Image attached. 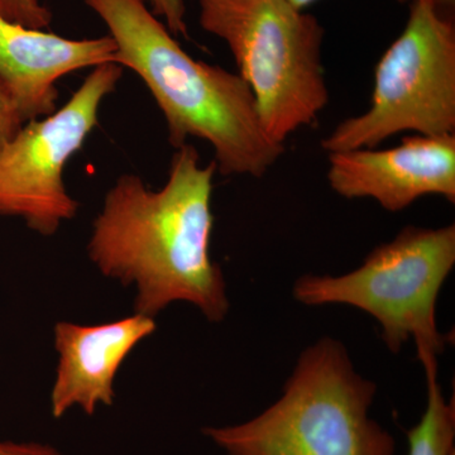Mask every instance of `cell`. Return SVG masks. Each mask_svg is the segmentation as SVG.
Instances as JSON below:
<instances>
[{
    "label": "cell",
    "mask_w": 455,
    "mask_h": 455,
    "mask_svg": "<svg viewBox=\"0 0 455 455\" xmlns=\"http://www.w3.org/2000/svg\"><path fill=\"white\" fill-rule=\"evenodd\" d=\"M214 161L193 145L179 147L166 184L154 190L125 173L92 221L88 253L99 271L137 290L134 310L154 317L170 304L194 305L212 323L229 311L223 271L212 259Z\"/></svg>",
    "instance_id": "cell-1"
},
{
    "label": "cell",
    "mask_w": 455,
    "mask_h": 455,
    "mask_svg": "<svg viewBox=\"0 0 455 455\" xmlns=\"http://www.w3.org/2000/svg\"><path fill=\"white\" fill-rule=\"evenodd\" d=\"M109 29L116 64L142 80L163 113L173 148L208 142L217 172L259 179L280 160L250 86L236 73L188 55L145 0H83Z\"/></svg>",
    "instance_id": "cell-2"
},
{
    "label": "cell",
    "mask_w": 455,
    "mask_h": 455,
    "mask_svg": "<svg viewBox=\"0 0 455 455\" xmlns=\"http://www.w3.org/2000/svg\"><path fill=\"white\" fill-rule=\"evenodd\" d=\"M376 392L344 344L324 337L299 355L274 405L204 434L227 455H394V439L370 416Z\"/></svg>",
    "instance_id": "cell-3"
},
{
    "label": "cell",
    "mask_w": 455,
    "mask_h": 455,
    "mask_svg": "<svg viewBox=\"0 0 455 455\" xmlns=\"http://www.w3.org/2000/svg\"><path fill=\"white\" fill-rule=\"evenodd\" d=\"M204 31L226 42L263 128L284 145L329 104L325 28L289 0H199Z\"/></svg>",
    "instance_id": "cell-4"
},
{
    "label": "cell",
    "mask_w": 455,
    "mask_h": 455,
    "mask_svg": "<svg viewBox=\"0 0 455 455\" xmlns=\"http://www.w3.org/2000/svg\"><path fill=\"white\" fill-rule=\"evenodd\" d=\"M454 265L455 224L409 226L374 248L361 267L340 276L304 275L292 293L307 307L348 305L370 314L394 355L414 340L427 381L438 379L447 344L436 322V302Z\"/></svg>",
    "instance_id": "cell-5"
},
{
    "label": "cell",
    "mask_w": 455,
    "mask_h": 455,
    "mask_svg": "<svg viewBox=\"0 0 455 455\" xmlns=\"http://www.w3.org/2000/svg\"><path fill=\"white\" fill-rule=\"evenodd\" d=\"M405 132L455 134L454 13L431 0L410 3L405 28L374 68L370 107L339 123L322 148H377Z\"/></svg>",
    "instance_id": "cell-6"
},
{
    "label": "cell",
    "mask_w": 455,
    "mask_h": 455,
    "mask_svg": "<svg viewBox=\"0 0 455 455\" xmlns=\"http://www.w3.org/2000/svg\"><path fill=\"white\" fill-rule=\"evenodd\" d=\"M122 66L92 68L64 107L23 124L0 155V215L22 218L41 235H53L76 217L79 203L65 187L66 164L94 128L104 99L123 76Z\"/></svg>",
    "instance_id": "cell-7"
},
{
    "label": "cell",
    "mask_w": 455,
    "mask_h": 455,
    "mask_svg": "<svg viewBox=\"0 0 455 455\" xmlns=\"http://www.w3.org/2000/svg\"><path fill=\"white\" fill-rule=\"evenodd\" d=\"M328 155L329 187L346 199H372L390 212L429 196L455 203V134H415L391 148Z\"/></svg>",
    "instance_id": "cell-8"
},
{
    "label": "cell",
    "mask_w": 455,
    "mask_h": 455,
    "mask_svg": "<svg viewBox=\"0 0 455 455\" xmlns=\"http://www.w3.org/2000/svg\"><path fill=\"white\" fill-rule=\"evenodd\" d=\"M116 42L109 35L71 40L0 16V85L25 123L55 112L61 77L116 64Z\"/></svg>",
    "instance_id": "cell-9"
},
{
    "label": "cell",
    "mask_w": 455,
    "mask_h": 455,
    "mask_svg": "<svg viewBox=\"0 0 455 455\" xmlns=\"http://www.w3.org/2000/svg\"><path fill=\"white\" fill-rule=\"evenodd\" d=\"M155 331L154 317L139 313L100 325L57 323L53 337L59 364L51 392L53 418H61L74 406L92 415L99 403L112 405L114 381L123 362Z\"/></svg>",
    "instance_id": "cell-10"
},
{
    "label": "cell",
    "mask_w": 455,
    "mask_h": 455,
    "mask_svg": "<svg viewBox=\"0 0 455 455\" xmlns=\"http://www.w3.org/2000/svg\"><path fill=\"white\" fill-rule=\"evenodd\" d=\"M427 409L420 423L407 431L409 455H454L455 405L445 400L439 379H427Z\"/></svg>",
    "instance_id": "cell-11"
},
{
    "label": "cell",
    "mask_w": 455,
    "mask_h": 455,
    "mask_svg": "<svg viewBox=\"0 0 455 455\" xmlns=\"http://www.w3.org/2000/svg\"><path fill=\"white\" fill-rule=\"evenodd\" d=\"M0 16L33 29H46L52 13L40 0H0Z\"/></svg>",
    "instance_id": "cell-12"
},
{
    "label": "cell",
    "mask_w": 455,
    "mask_h": 455,
    "mask_svg": "<svg viewBox=\"0 0 455 455\" xmlns=\"http://www.w3.org/2000/svg\"><path fill=\"white\" fill-rule=\"evenodd\" d=\"M156 17L160 18L173 36L188 37L185 0H145Z\"/></svg>",
    "instance_id": "cell-13"
},
{
    "label": "cell",
    "mask_w": 455,
    "mask_h": 455,
    "mask_svg": "<svg viewBox=\"0 0 455 455\" xmlns=\"http://www.w3.org/2000/svg\"><path fill=\"white\" fill-rule=\"evenodd\" d=\"M23 124L25 122L18 112L16 104L0 85V155L8 143L16 137Z\"/></svg>",
    "instance_id": "cell-14"
},
{
    "label": "cell",
    "mask_w": 455,
    "mask_h": 455,
    "mask_svg": "<svg viewBox=\"0 0 455 455\" xmlns=\"http://www.w3.org/2000/svg\"><path fill=\"white\" fill-rule=\"evenodd\" d=\"M0 455H64L50 445L38 443L0 442Z\"/></svg>",
    "instance_id": "cell-15"
},
{
    "label": "cell",
    "mask_w": 455,
    "mask_h": 455,
    "mask_svg": "<svg viewBox=\"0 0 455 455\" xmlns=\"http://www.w3.org/2000/svg\"><path fill=\"white\" fill-rule=\"evenodd\" d=\"M397 3H401V4H410V3L414 2V0H396ZM431 2L435 3L439 8H442L443 11L451 12V13H454L455 9V0H431Z\"/></svg>",
    "instance_id": "cell-16"
},
{
    "label": "cell",
    "mask_w": 455,
    "mask_h": 455,
    "mask_svg": "<svg viewBox=\"0 0 455 455\" xmlns=\"http://www.w3.org/2000/svg\"><path fill=\"white\" fill-rule=\"evenodd\" d=\"M290 3L300 11H305L307 7H310L311 4L316 3L317 0H289Z\"/></svg>",
    "instance_id": "cell-17"
}]
</instances>
